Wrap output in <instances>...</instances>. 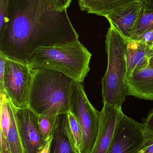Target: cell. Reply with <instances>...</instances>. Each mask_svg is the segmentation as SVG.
Returning a JSON list of instances; mask_svg holds the SVG:
<instances>
[{
	"instance_id": "6da1fadb",
	"label": "cell",
	"mask_w": 153,
	"mask_h": 153,
	"mask_svg": "<svg viewBox=\"0 0 153 153\" xmlns=\"http://www.w3.org/2000/svg\"><path fill=\"white\" fill-rule=\"evenodd\" d=\"M9 19L0 36V53L28 65L39 48L79 40L66 10H55L51 0H10Z\"/></svg>"
},
{
	"instance_id": "7a4b0ae2",
	"label": "cell",
	"mask_w": 153,
	"mask_h": 153,
	"mask_svg": "<svg viewBox=\"0 0 153 153\" xmlns=\"http://www.w3.org/2000/svg\"><path fill=\"white\" fill-rule=\"evenodd\" d=\"M31 72L28 108L39 116L68 113L72 94L78 83L56 71L31 69Z\"/></svg>"
},
{
	"instance_id": "3957f363",
	"label": "cell",
	"mask_w": 153,
	"mask_h": 153,
	"mask_svg": "<svg viewBox=\"0 0 153 153\" xmlns=\"http://www.w3.org/2000/svg\"><path fill=\"white\" fill-rule=\"evenodd\" d=\"M92 54L80 41L36 49L30 69H46L61 73L77 83H83L90 71Z\"/></svg>"
},
{
	"instance_id": "277c9868",
	"label": "cell",
	"mask_w": 153,
	"mask_h": 153,
	"mask_svg": "<svg viewBox=\"0 0 153 153\" xmlns=\"http://www.w3.org/2000/svg\"><path fill=\"white\" fill-rule=\"evenodd\" d=\"M107 67L102 79L103 102L122 108L128 96L125 83L127 74V39L110 25L106 35Z\"/></svg>"
},
{
	"instance_id": "5b68a950",
	"label": "cell",
	"mask_w": 153,
	"mask_h": 153,
	"mask_svg": "<svg viewBox=\"0 0 153 153\" xmlns=\"http://www.w3.org/2000/svg\"><path fill=\"white\" fill-rule=\"evenodd\" d=\"M78 121L83 134L82 153H90L99 132L100 111L89 101L82 83L75 86L70 101V111Z\"/></svg>"
},
{
	"instance_id": "8992f818",
	"label": "cell",
	"mask_w": 153,
	"mask_h": 153,
	"mask_svg": "<svg viewBox=\"0 0 153 153\" xmlns=\"http://www.w3.org/2000/svg\"><path fill=\"white\" fill-rule=\"evenodd\" d=\"M31 82L28 65L7 58L4 77V88L13 106L18 108H28Z\"/></svg>"
},
{
	"instance_id": "52a82bcc",
	"label": "cell",
	"mask_w": 153,
	"mask_h": 153,
	"mask_svg": "<svg viewBox=\"0 0 153 153\" xmlns=\"http://www.w3.org/2000/svg\"><path fill=\"white\" fill-rule=\"evenodd\" d=\"M13 107L24 152L38 153L47 143L41 133L39 116L29 108H18L13 105Z\"/></svg>"
},
{
	"instance_id": "ba28073f",
	"label": "cell",
	"mask_w": 153,
	"mask_h": 153,
	"mask_svg": "<svg viewBox=\"0 0 153 153\" xmlns=\"http://www.w3.org/2000/svg\"><path fill=\"white\" fill-rule=\"evenodd\" d=\"M143 123L122 113L107 153H137L143 141Z\"/></svg>"
},
{
	"instance_id": "9c48e42d",
	"label": "cell",
	"mask_w": 153,
	"mask_h": 153,
	"mask_svg": "<svg viewBox=\"0 0 153 153\" xmlns=\"http://www.w3.org/2000/svg\"><path fill=\"white\" fill-rule=\"evenodd\" d=\"M122 113L121 109L103 102L98 136L90 153H107Z\"/></svg>"
},
{
	"instance_id": "30bf717a",
	"label": "cell",
	"mask_w": 153,
	"mask_h": 153,
	"mask_svg": "<svg viewBox=\"0 0 153 153\" xmlns=\"http://www.w3.org/2000/svg\"><path fill=\"white\" fill-rule=\"evenodd\" d=\"M49 153H80L72 135L67 113L57 116Z\"/></svg>"
},
{
	"instance_id": "8fae6325",
	"label": "cell",
	"mask_w": 153,
	"mask_h": 153,
	"mask_svg": "<svg viewBox=\"0 0 153 153\" xmlns=\"http://www.w3.org/2000/svg\"><path fill=\"white\" fill-rule=\"evenodd\" d=\"M128 96L153 100V69L148 65L126 76Z\"/></svg>"
},
{
	"instance_id": "7c38bea8",
	"label": "cell",
	"mask_w": 153,
	"mask_h": 153,
	"mask_svg": "<svg viewBox=\"0 0 153 153\" xmlns=\"http://www.w3.org/2000/svg\"><path fill=\"white\" fill-rule=\"evenodd\" d=\"M141 8L140 2H137L105 17L127 39H131Z\"/></svg>"
},
{
	"instance_id": "4fadbf2b",
	"label": "cell",
	"mask_w": 153,
	"mask_h": 153,
	"mask_svg": "<svg viewBox=\"0 0 153 153\" xmlns=\"http://www.w3.org/2000/svg\"><path fill=\"white\" fill-rule=\"evenodd\" d=\"M153 56V50L151 47L137 40L127 39L126 76H130L136 70L149 65Z\"/></svg>"
},
{
	"instance_id": "5bb4252c",
	"label": "cell",
	"mask_w": 153,
	"mask_h": 153,
	"mask_svg": "<svg viewBox=\"0 0 153 153\" xmlns=\"http://www.w3.org/2000/svg\"><path fill=\"white\" fill-rule=\"evenodd\" d=\"M140 0H79L80 9L88 13L105 16Z\"/></svg>"
},
{
	"instance_id": "9a60e30c",
	"label": "cell",
	"mask_w": 153,
	"mask_h": 153,
	"mask_svg": "<svg viewBox=\"0 0 153 153\" xmlns=\"http://www.w3.org/2000/svg\"><path fill=\"white\" fill-rule=\"evenodd\" d=\"M10 126L7 136L10 153H25L16 125L13 105L10 103Z\"/></svg>"
},
{
	"instance_id": "2e32d148",
	"label": "cell",
	"mask_w": 153,
	"mask_h": 153,
	"mask_svg": "<svg viewBox=\"0 0 153 153\" xmlns=\"http://www.w3.org/2000/svg\"><path fill=\"white\" fill-rule=\"evenodd\" d=\"M152 29H153V10H146L141 8L131 39H134L139 35Z\"/></svg>"
},
{
	"instance_id": "e0dca14e",
	"label": "cell",
	"mask_w": 153,
	"mask_h": 153,
	"mask_svg": "<svg viewBox=\"0 0 153 153\" xmlns=\"http://www.w3.org/2000/svg\"><path fill=\"white\" fill-rule=\"evenodd\" d=\"M10 100L4 92H0L1 104V131L7 137L10 126Z\"/></svg>"
},
{
	"instance_id": "ac0fdd59",
	"label": "cell",
	"mask_w": 153,
	"mask_h": 153,
	"mask_svg": "<svg viewBox=\"0 0 153 153\" xmlns=\"http://www.w3.org/2000/svg\"><path fill=\"white\" fill-rule=\"evenodd\" d=\"M69 126L75 146L80 153H82L83 134L81 128L74 115L69 111L67 113Z\"/></svg>"
},
{
	"instance_id": "d6986e66",
	"label": "cell",
	"mask_w": 153,
	"mask_h": 153,
	"mask_svg": "<svg viewBox=\"0 0 153 153\" xmlns=\"http://www.w3.org/2000/svg\"><path fill=\"white\" fill-rule=\"evenodd\" d=\"M57 116L52 117L39 116V124L41 133L46 142L52 138L53 126Z\"/></svg>"
},
{
	"instance_id": "ffe728a7",
	"label": "cell",
	"mask_w": 153,
	"mask_h": 153,
	"mask_svg": "<svg viewBox=\"0 0 153 153\" xmlns=\"http://www.w3.org/2000/svg\"><path fill=\"white\" fill-rule=\"evenodd\" d=\"M10 0H0V36L9 23V4Z\"/></svg>"
},
{
	"instance_id": "44dd1931",
	"label": "cell",
	"mask_w": 153,
	"mask_h": 153,
	"mask_svg": "<svg viewBox=\"0 0 153 153\" xmlns=\"http://www.w3.org/2000/svg\"><path fill=\"white\" fill-rule=\"evenodd\" d=\"M137 153H153V133L143 128V141Z\"/></svg>"
},
{
	"instance_id": "7402d4cb",
	"label": "cell",
	"mask_w": 153,
	"mask_h": 153,
	"mask_svg": "<svg viewBox=\"0 0 153 153\" xmlns=\"http://www.w3.org/2000/svg\"><path fill=\"white\" fill-rule=\"evenodd\" d=\"M133 40L139 41L152 48L153 46V29L139 35Z\"/></svg>"
},
{
	"instance_id": "603a6c76",
	"label": "cell",
	"mask_w": 153,
	"mask_h": 153,
	"mask_svg": "<svg viewBox=\"0 0 153 153\" xmlns=\"http://www.w3.org/2000/svg\"><path fill=\"white\" fill-rule=\"evenodd\" d=\"M52 5L55 10L62 12L66 10L72 0H51Z\"/></svg>"
},
{
	"instance_id": "cb8c5ba5",
	"label": "cell",
	"mask_w": 153,
	"mask_h": 153,
	"mask_svg": "<svg viewBox=\"0 0 153 153\" xmlns=\"http://www.w3.org/2000/svg\"><path fill=\"white\" fill-rule=\"evenodd\" d=\"M7 58L3 54L0 53V92H4V77L5 71V63Z\"/></svg>"
},
{
	"instance_id": "d4e9b609",
	"label": "cell",
	"mask_w": 153,
	"mask_h": 153,
	"mask_svg": "<svg viewBox=\"0 0 153 153\" xmlns=\"http://www.w3.org/2000/svg\"><path fill=\"white\" fill-rule=\"evenodd\" d=\"M0 153H10L7 137L1 131V150Z\"/></svg>"
},
{
	"instance_id": "484cf974",
	"label": "cell",
	"mask_w": 153,
	"mask_h": 153,
	"mask_svg": "<svg viewBox=\"0 0 153 153\" xmlns=\"http://www.w3.org/2000/svg\"><path fill=\"white\" fill-rule=\"evenodd\" d=\"M145 127L153 133V108L150 111L143 123Z\"/></svg>"
},
{
	"instance_id": "4316f807",
	"label": "cell",
	"mask_w": 153,
	"mask_h": 153,
	"mask_svg": "<svg viewBox=\"0 0 153 153\" xmlns=\"http://www.w3.org/2000/svg\"><path fill=\"white\" fill-rule=\"evenodd\" d=\"M140 2L143 9L153 10V0H140Z\"/></svg>"
},
{
	"instance_id": "83f0119b",
	"label": "cell",
	"mask_w": 153,
	"mask_h": 153,
	"mask_svg": "<svg viewBox=\"0 0 153 153\" xmlns=\"http://www.w3.org/2000/svg\"><path fill=\"white\" fill-rule=\"evenodd\" d=\"M52 138L50 139V140L48 141L46 143V145L44 146L42 150L40 151L38 153H49V148H50V144H51V141H52Z\"/></svg>"
},
{
	"instance_id": "f1b7e54d",
	"label": "cell",
	"mask_w": 153,
	"mask_h": 153,
	"mask_svg": "<svg viewBox=\"0 0 153 153\" xmlns=\"http://www.w3.org/2000/svg\"><path fill=\"white\" fill-rule=\"evenodd\" d=\"M149 65L150 67L153 69V56L150 60V62H149Z\"/></svg>"
},
{
	"instance_id": "f546056e",
	"label": "cell",
	"mask_w": 153,
	"mask_h": 153,
	"mask_svg": "<svg viewBox=\"0 0 153 153\" xmlns=\"http://www.w3.org/2000/svg\"><path fill=\"white\" fill-rule=\"evenodd\" d=\"M152 50H153V47L152 48Z\"/></svg>"
}]
</instances>
